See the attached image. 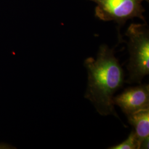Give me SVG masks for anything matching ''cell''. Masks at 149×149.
Returning <instances> with one entry per match:
<instances>
[{
    "label": "cell",
    "instance_id": "1",
    "mask_svg": "<svg viewBox=\"0 0 149 149\" xmlns=\"http://www.w3.org/2000/svg\"><path fill=\"white\" fill-rule=\"evenodd\" d=\"M88 73L86 98L103 116L113 115L118 117L114 109V95L122 87L124 74L122 68L115 57L114 49L106 45L100 46L96 59H86Z\"/></svg>",
    "mask_w": 149,
    "mask_h": 149
},
{
    "label": "cell",
    "instance_id": "2",
    "mask_svg": "<svg viewBox=\"0 0 149 149\" xmlns=\"http://www.w3.org/2000/svg\"><path fill=\"white\" fill-rule=\"evenodd\" d=\"M130 58L127 82L140 84L149 74V31L148 25L132 23L125 33Z\"/></svg>",
    "mask_w": 149,
    "mask_h": 149
},
{
    "label": "cell",
    "instance_id": "3",
    "mask_svg": "<svg viewBox=\"0 0 149 149\" xmlns=\"http://www.w3.org/2000/svg\"><path fill=\"white\" fill-rule=\"evenodd\" d=\"M95 2V16L103 21H114L120 28L128 20L139 18L145 22L143 6L149 0H88Z\"/></svg>",
    "mask_w": 149,
    "mask_h": 149
},
{
    "label": "cell",
    "instance_id": "4",
    "mask_svg": "<svg viewBox=\"0 0 149 149\" xmlns=\"http://www.w3.org/2000/svg\"><path fill=\"white\" fill-rule=\"evenodd\" d=\"M117 105L127 116L139 111L149 109V86L144 84L128 87L119 95L114 97Z\"/></svg>",
    "mask_w": 149,
    "mask_h": 149
},
{
    "label": "cell",
    "instance_id": "5",
    "mask_svg": "<svg viewBox=\"0 0 149 149\" xmlns=\"http://www.w3.org/2000/svg\"><path fill=\"white\" fill-rule=\"evenodd\" d=\"M128 122L133 126L140 143L149 135V109L134 113L127 116Z\"/></svg>",
    "mask_w": 149,
    "mask_h": 149
},
{
    "label": "cell",
    "instance_id": "6",
    "mask_svg": "<svg viewBox=\"0 0 149 149\" xmlns=\"http://www.w3.org/2000/svg\"><path fill=\"white\" fill-rule=\"evenodd\" d=\"M140 141L134 131H132L128 138L120 144L109 148V149H140Z\"/></svg>",
    "mask_w": 149,
    "mask_h": 149
},
{
    "label": "cell",
    "instance_id": "7",
    "mask_svg": "<svg viewBox=\"0 0 149 149\" xmlns=\"http://www.w3.org/2000/svg\"><path fill=\"white\" fill-rule=\"evenodd\" d=\"M149 137L143 140L140 143V149H149Z\"/></svg>",
    "mask_w": 149,
    "mask_h": 149
},
{
    "label": "cell",
    "instance_id": "8",
    "mask_svg": "<svg viewBox=\"0 0 149 149\" xmlns=\"http://www.w3.org/2000/svg\"><path fill=\"white\" fill-rule=\"evenodd\" d=\"M6 147H8V146L4 144H0V149H6V148H6Z\"/></svg>",
    "mask_w": 149,
    "mask_h": 149
}]
</instances>
